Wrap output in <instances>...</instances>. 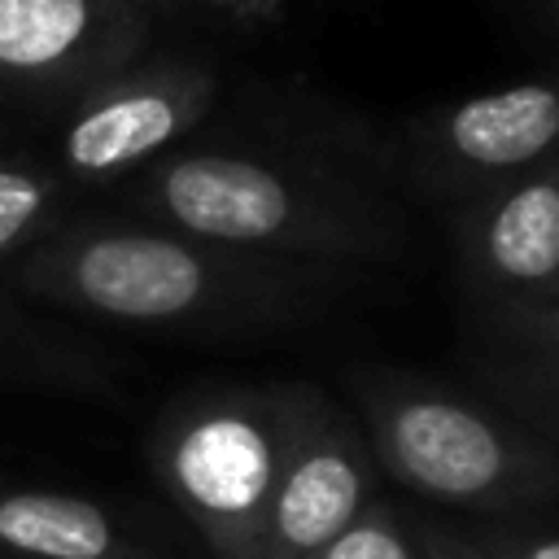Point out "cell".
Returning a JSON list of instances; mask_svg holds the SVG:
<instances>
[{"label": "cell", "instance_id": "4fadbf2b", "mask_svg": "<svg viewBox=\"0 0 559 559\" xmlns=\"http://www.w3.org/2000/svg\"><path fill=\"white\" fill-rule=\"evenodd\" d=\"M61 183L57 175L22 162H0V258L31 253L44 236L57 231Z\"/></svg>", "mask_w": 559, "mask_h": 559}, {"label": "cell", "instance_id": "9c48e42d", "mask_svg": "<svg viewBox=\"0 0 559 559\" xmlns=\"http://www.w3.org/2000/svg\"><path fill=\"white\" fill-rule=\"evenodd\" d=\"M559 148V83H520L459 100L441 114L424 140V157L441 170L472 179H498L502 170H528Z\"/></svg>", "mask_w": 559, "mask_h": 559}, {"label": "cell", "instance_id": "5b68a950", "mask_svg": "<svg viewBox=\"0 0 559 559\" xmlns=\"http://www.w3.org/2000/svg\"><path fill=\"white\" fill-rule=\"evenodd\" d=\"M459 280L480 358L559 293V162L489 188L459 227Z\"/></svg>", "mask_w": 559, "mask_h": 559}, {"label": "cell", "instance_id": "e0dca14e", "mask_svg": "<svg viewBox=\"0 0 559 559\" xmlns=\"http://www.w3.org/2000/svg\"><path fill=\"white\" fill-rule=\"evenodd\" d=\"M131 4H140V9H148V4H157V0H131Z\"/></svg>", "mask_w": 559, "mask_h": 559}, {"label": "cell", "instance_id": "7a4b0ae2", "mask_svg": "<svg viewBox=\"0 0 559 559\" xmlns=\"http://www.w3.org/2000/svg\"><path fill=\"white\" fill-rule=\"evenodd\" d=\"M135 214L157 227L301 262L362 266L406 249V218L367 183L249 153H175L140 170Z\"/></svg>", "mask_w": 559, "mask_h": 559}, {"label": "cell", "instance_id": "7c38bea8", "mask_svg": "<svg viewBox=\"0 0 559 559\" xmlns=\"http://www.w3.org/2000/svg\"><path fill=\"white\" fill-rule=\"evenodd\" d=\"M502 411L559 445V293L493 354L480 358Z\"/></svg>", "mask_w": 559, "mask_h": 559}, {"label": "cell", "instance_id": "ba28073f", "mask_svg": "<svg viewBox=\"0 0 559 559\" xmlns=\"http://www.w3.org/2000/svg\"><path fill=\"white\" fill-rule=\"evenodd\" d=\"M144 31L131 0H0V87L83 96L127 70Z\"/></svg>", "mask_w": 559, "mask_h": 559}, {"label": "cell", "instance_id": "ac0fdd59", "mask_svg": "<svg viewBox=\"0 0 559 559\" xmlns=\"http://www.w3.org/2000/svg\"><path fill=\"white\" fill-rule=\"evenodd\" d=\"M550 4H555V13H559V0H550Z\"/></svg>", "mask_w": 559, "mask_h": 559}, {"label": "cell", "instance_id": "277c9868", "mask_svg": "<svg viewBox=\"0 0 559 559\" xmlns=\"http://www.w3.org/2000/svg\"><path fill=\"white\" fill-rule=\"evenodd\" d=\"M301 402L306 384H210L153 419L148 467L214 559H262V524Z\"/></svg>", "mask_w": 559, "mask_h": 559}, {"label": "cell", "instance_id": "2e32d148", "mask_svg": "<svg viewBox=\"0 0 559 559\" xmlns=\"http://www.w3.org/2000/svg\"><path fill=\"white\" fill-rule=\"evenodd\" d=\"M411 542H415V559H485L467 533L437 524L432 515L411 520Z\"/></svg>", "mask_w": 559, "mask_h": 559}, {"label": "cell", "instance_id": "52a82bcc", "mask_svg": "<svg viewBox=\"0 0 559 559\" xmlns=\"http://www.w3.org/2000/svg\"><path fill=\"white\" fill-rule=\"evenodd\" d=\"M214 83L192 66L122 70L83 92L61 127L57 157L70 179L105 183L153 166L210 109Z\"/></svg>", "mask_w": 559, "mask_h": 559}, {"label": "cell", "instance_id": "5bb4252c", "mask_svg": "<svg viewBox=\"0 0 559 559\" xmlns=\"http://www.w3.org/2000/svg\"><path fill=\"white\" fill-rule=\"evenodd\" d=\"M310 559H415L411 524H406V515L389 498L376 493L358 511V520L341 537H332L319 555H310Z\"/></svg>", "mask_w": 559, "mask_h": 559}, {"label": "cell", "instance_id": "6da1fadb", "mask_svg": "<svg viewBox=\"0 0 559 559\" xmlns=\"http://www.w3.org/2000/svg\"><path fill=\"white\" fill-rule=\"evenodd\" d=\"M354 280L358 266L227 249L170 227L109 223H66L9 262V284L22 297L183 336L293 328L328 310Z\"/></svg>", "mask_w": 559, "mask_h": 559}, {"label": "cell", "instance_id": "30bf717a", "mask_svg": "<svg viewBox=\"0 0 559 559\" xmlns=\"http://www.w3.org/2000/svg\"><path fill=\"white\" fill-rule=\"evenodd\" d=\"M0 559H153L96 498L0 485Z\"/></svg>", "mask_w": 559, "mask_h": 559}, {"label": "cell", "instance_id": "8992f818", "mask_svg": "<svg viewBox=\"0 0 559 559\" xmlns=\"http://www.w3.org/2000/svg\"><path fill=\"white\" fill-rule=\"evenodd\" d=\"M376 480L380 467L371 459L367 432L332 397L306 384V402L271 489L262 559L319 555L376 498Z\"/></svg>", "mask_w": 559, "mask_h": 559}, {"label": "cell", "instance_id": "3957f363", "mask_svg": "<svg viewBox=\"0 0 559 559\" xmlns=\"http://www.w3.org/2000/svg\"><path fill=\"white\" fill-rule=\"evenodd\" d=\"M349 389L376 467L415 498L485 520L559 502V445L511 411L397 371H354Z\"/></svg>", "mask_w": 559, "mask_h": 559}, {"label": "cell", "instance_id": "8fae6325", "mask_svg": "<svg viewBox=\"0 0 559 559\" xmlns=\"http://www.w3.org/2000/svg\"><path fill=\"white\" fill-rule=\"evenodd\" d=\"M114 358L44 319L22 314L17 301L0 293V389L105 397L114 393Z\"/></svg>", "mask_w": 559, "mask_h": 559}, {"label": "cell", "instance_id": "9a60e30c", "mask_svg": "<svg viewBox=\"0 0 559 559\" xmlns=\"http://www.w3.org/2000/svg\"><path fill=\"white\" fill-rule=\"evenodd\" d=\"M467 537L485 559H559V528L533 520H489Z\"/></svg>", "mask_w": 559, "mask_h": 559}]
</instances>
